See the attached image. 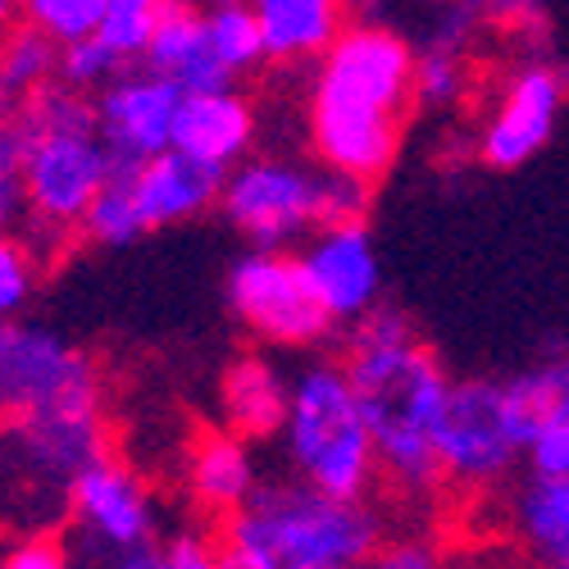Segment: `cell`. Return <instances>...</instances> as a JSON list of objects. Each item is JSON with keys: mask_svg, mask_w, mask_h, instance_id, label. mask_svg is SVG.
Listing matches in <instances>:
<instances>
[{"mask_svg": "<svg viewBox=\"0 0 569 569\" xmlns=\"http://www.w3.org/2000/svg\"><path fill=\"white\" fill-rule=\"evenodd\" d=\"M119 51L101 37V32H87V37H78V41H64L60 46V73H64V82L69 87H97V82H106L114 69H119Z\"/></svg>", "mask_w": 569, "mask_h": 569, "instance_id": "26", "label": "cell"}, {"mask_svg": "<svg viewBox=\"0 0 569 569\" xmlns=\"http://www.w3.org/2000/svg\"><path fill=\"white\" fill-rule=\"evenodd\" d=\"M351 388L369 419L373 451L401 483H429L438 465V423L451 397V378L423 351L401 315L365 310L351 351Z\"/></svg>", "mask_w": 569, "mask_h": 569, "instance_id": "2", "label": "cell"}, {"mask_svg": "<svg viewBox=\"0 0 569 569\" xmlns=\"http://www.w3.org/2000/svg\"><path fill=\"white\" fill-rule=\"evenodd\" d=\"M73 510L106 547L119 551L128 569H160V551H151V506L147 492L123 465L87 460L73 473Z\"/></svg>", "mask_w": 569, "mask_h": 569, "instance_id": "10", "label": "cell"}, {"mask_svg": "<svg viewBox=\"0 0 569 569\" xmlns=\"http://www.w3.org/2000/svg\"><path fill=\"white\" fill-rule=\"evenodd\" d=\"M282 429H288V451L306 483L347 501H356L369 488L378 451H373V433L360 410V397L351 388V373L328 365L306 369L301 383L292 388V406Z\"/></svg>", "mask_w": 569, "mask_h": 569, "instance_id": "6", "label": "cell"}, {"mask_svg": "<svg viewBox=\"0 0 569 569\" xmlns=\"http://www.w3.org/2000/svg\"><path fill=\"white\" fill-rule=\"evenodd\" d=\"M251 106L237 97V91L219 87V91H182L178 114H173V137L169 147L210 160V164H232L251 147Z\"/></svg>", "mask_w": 569, "mask_h": 569, "instance_id": "16", "label": "cell"}, {"mask_svg": "<svg viewBox=\"0 0 569 569\" xmlns=\"http://www.w3.org/2000/svg\"><path fill=\"white\" fill-rule=\"evenodd\" d=\"M560 101H565V82L556 69L533 64L525 73H515L497 119L483 132V160L492 169H519L525 160H533L556 132Z\"/></svg>", "mask_w": 569, "mask_h": 569, "instance_id": "13", "label": "cell"}, {"mask_svg": "<svg viewBox=\"0 0 569 569\" xmlns=\"http://www.w3.org/2000/svg\"><path fill=\"white\" fill-rule=\"evenodd\" d=\"M378 533L373 519L315 483L256 488L242 510H232L223 533V569H347L369 560Z\"/></svg>", "mask_w": 569, "mask_h": 569, "instance_id": "3", "label": "cell"}, {"mask_svg": "<svg viewBox=\"0 0 569 569\" xmlns=\"http://www.w3.org/2000/svg\"><path fill=\"white\" fill-rule=\"evenodd\" d=\"M60 69V41L37 23L0 37V97H32Z\"/></svg>", "mask_w": 569, "mask_h": 569, "instance_id": "20", "label": "cell"}, {"mask_svg": "<svg viewBox=\"0 0 569 569\" xmlns=\"http://www.w3.org/2000/svg\"><path fill=\"white\" fill-rule=\"evenodd\" d=\"M14 28V0H0V37Z\"/></svg>", "mask_w": 569, "mask_h": 569, "instance_id": "34", "label": "cell"}, {"mask_svg": "<svg viewBox=\"0 0 569 569\" xmlns=\"http://www.w3.org/2000/svg\"><path fill=\"white\" fill-rule=\"evenodd\" d=\"M82 228H87V237H97L101 247H128L147 232V219H141V210H137L128 178H110L101 187L97 201H91L87 214H82Z\"/></svg>", "mask_w": 569, "mask_h": 569, "instance_id": "22", "label": "cell"}, {"mask_svg": "<svg viewBox=\"0 0 569 569\" xmlns=\"http://www.w3.org/2000/svg\"><path fill=\"white\" fill-rule=\"evenodd\" d=\"M288 406H292V392L282 388L278 369H269L256 356L228 365V373H223V415L232 423V433L269 438L273 429L288 423Z\"/></svg>", "mask_w": 569, "mask_h": 569, "instance_id": "17", "label": "cell"}, {"mask_svg": "<svg viewBox=\"0 0 569 569\" xmlns=\"http://www.w3.org/2000/svg\"><path fill=\"white\" fill-rule=\"evenodd\" d=\"M28 147H32L28 114L19 110L14 119H0V232L28 206Z\"/></svg>", "mask_w": 569, "mask_h": 569, "instance_id": "24", "label": "cell"}, {"mask_svg": "<svg viewBox=\"0 0 569 569\" xmlns=\"http://www.w3.org/2000/svg\"><path fill=\"white\" fill-rule=\"evenodd\" d=\"M160 560H164V569H210V565H219V556L210 551V542L201 533H178L160 551Z\"/></svg>", "mask_w": 569, "mask_h": 569, "instance_id": "30", "label": "cell"}, {"mask_svg": "<svg viewBox=\"0 0 569 569\" xmlns=\"http://www.w3.org/2000/svg\"><path fill=\"white\" fill-rule=\"evenodd\" d=\"M415 91V56L388 28L338 32L323 51L310 132L328 169L373 182L397 156L401 106Z\"/></svg>", "mask_w": 569, "mask_h": 569, "instance_id": "1", "label": "cell"}, {"mask_svg": "<svg viewBox=\"0 0 569 569\" xmlns=\"http://www.w3.org/2000/svg\"><path fill=\"white\" fill-rule=\"evenodd\" d=\"M192 492L206 510H242L256 492V465L242 447V433H210L192 451Z\"/></svg>", "mask_w": 569, "mask_h": 569, "instance_id": "19", "label": "cell"}, {"mask_svg": "<svg viewBox=\"0 0 569 569\" xmlns=\"http://www.w3.org/2000/svg\"><path fill=\"white\" fill-rule=\"evenodd\" d=\"M28 206L41 223H82L87 206L114 178L110 151L91 114L69 91H32L28 101Z\"/></svg>", "mask_w": 569, "mask_h": 569, "instance_id": "5", "label": "cell"}, {"mask_svg": "<svg viewBox=\"0 0 569 569\" xmlns=\"http://www.w3.org/2000/svg\"><path fill=\"white\" fill-rule=\"evenodd\" d=\"M315 297L333 319H365L378 301V256L360 219L351 223H323L319 237L297 256Z\"/></svg>", "mask_w": 569, "mask_h": 569, "instance_id": "12", "label": "cell"}, {"mask_svg": "<svg viewBox=\"0 0 569 569\" xmlns=\"http://www.w3.org/2000/svg\"><path fill=\"white\" fill-rule=\"evenodd\" d=\"M565 569H569V551H565Z\"/></svg>", "mask_w": 569, "mask_h": 569, "instance_id": "35", "label": "cell"}, {"mask_svg": "<svg viewBox=\"0 0 569 569\" xmlns=\"http://www.w3.org/2000/svg\"><path fill=\"white\" fill-rule=\"evenodd\" d=\"M19 6H23L28 23H37L41 32H51L60 46L97 32L101 14H106V0H19Z\"/></svg>", "mask_w": 569, "mask_h": 569, "instance_id": "25", "label": "cell"}, {"mask_svg": "<svg viewBox=\"0 0 569 569\" xmlns=\"http://www.w3.org/2000/svg\"><path fill=\"white\" fill-rule=\"evenodd\" d=\"M178 101H182V87L160 78V73L128 78V82H114L106 91L97 123H101V141L110 151L114 178H128L141 160H151L169 147Z\"/></svg>", "mask_w": 569, "mask_h": 569, "instance_id": "11", "label": "cell"}, {"mask_svg": "<svg viewBox=\"0 0 569 569\" xmlns=\"http://www.w3.org/2000/svg\"><path fill=\"white\" fill-rule=\"evenodd\" d=\"M97 32L114 46L123 60L128 56H147V41L156 32V10H106Z\"/></svg>", "mask_w": 569, "mask_h": 569, "instance_id": "27", "label": "cell"}, {"mask_svg": "<svg viewBox=\"0 0 569 569\" xmlns=\"http://www.w3.org/2000/svg\"><path fill=\"white\" fill-rule=\"evenodd\" d=\"M251 6L269 60L328 51L338 37V0H251Z\"/></svg>", "mask_w": 569, "mask_h": 569, "instance_id": "18", "label": "cell"}, {"mask_svg": "<svg viewBox=\"0 0 569 569\" xmlns=\"http://www.w3.org/2000/svg\"><path fill=\"white\" fill-rule=\"evenodd\" d=\"M223 214L242 228L260 251H282L306 228L351 223L369 206V182L342 169L310 173L297 164H242L223 182Z\"/></svg>", "mask_w": 569, "mask_h": 569, "instance_id": "4", "label": "cell"}, {"mask_svg": "<svg viewBox=\"0 0 569 569\" xmlns=\"http://www.w3.org/2000/svg\"><path fill=\"white\" fill-rule=\"evenodd\" d=\"M32 292V264L23 256V247H14L6 232H0V319H10L23 310Z\"/></svg>", "mask_w": 569, "mask_h": 569, "instance_id": "28", "label": "cell"}, {"mask_svg": "<svg viewBox=\"0 0 569 569\" xmlns=\"http://www.w3.org/2000/svg\"><path fill=\"white\" fill-rule=\"evenodd\" d=\"M160 0H106V10H156Z\"/></svg>", "mask_w": 569, "mask_h": 569, "instance_id": "33", "label": "cell"}, {"mask_svg": "<svg viewBox=\"0 0 569 569\" xmlns=\"http://www.w3.org/2000/svg\"><path fill=\"white\" fill-rule=\"evenodd\" d=\"M223 182H228V164L197 160L178 147H164L160 156L141 160L128 173V187L147 228H164V223H182L201 214L210 201L223 197Z\"/></svg>", "mask_w": 569, "mask_h": 569, "instance_id": "14", "label": "cell"}, {"mask_svg": "<svg viewBox=\"0 0 569 569\" xmlns=\"http://www.w3.org/2000/svg\"><path fill=\"white\" fill-rule=\"evenodd\" d=\"M388 569H429L433 565V551H423V547H406V551H388L383 556Z\"/></svg>", "mask_w": 569, "mask_h": 569, "instance_id": "32", "label": "cell"}, {"mask_svg": "<svg viewBox=\"0 0 569 569\" xmlns=\"http://www.w3.org/2000/svg\"><path fill=\"white\" fill-rule=\"evenodd\" d=\"M456 91H460V64L447 51L415 60V97L423 106H447V101H456Z\"/></svg>", "mask_w": 569, "mask_h": 569, "instance_id": "29", "label": "cell"}, {"mask_svg": "<svg viewBox=\"0 0 569 569\" xmlns=\"http://www.w3.org/2000/svg\"><path fill=\"white\" fill-rule=\"evenodd\" d=\"M69 556L60 551V542H51V538H32V542H23V547H14L10 556H6V565L10 569H60Z\"/></svg>", "mask_w": 569, "mask_h": 569, "instance_id": "31", "label": "cell"}, {"mask_svg": "<svg viewBox=\"0 0 569 569\" xmlns=\"http://www.w3.org/2000/svg\"><path fill=\"white\" fill-rule=\"evenodd\" d=\"M533 479H569V360L556 365V401L529 442Z\"/></svg>", "mask_w": 569, "mask_h": 569, "instance_id": "21", "label": "cell"}, {"mask_svg": "<svg viewBox=\"0 0 569 569\" xmlns=\"http://www.w3.org/2000/svg\"><path fill=\"white\" fill-rule=\"evenodd\" d=\"M228 301L251 333H260L264 342H278V347L319 342L328 333V323H333V315L315 297L301 260L282 256V251L256 247V256L237 260L228 273Z\"/></svg>", "mask_w": 569, "mask_h": 569, "instance_id": "7", "label": "cell"}, {"mask_svg": "<svg viewBox=\"0 0 569 569\" xmlns=\"http://www.w3.org/2000/svg\"><path fill=\"white\" fill-rule=\"evenodd\" d=\"M206 28H210V46L232 73L264 60V32H260V19H256V6L223 0L214 14H206Z\"/></svg>", "mask_w": 569, "mask_h": 569, "instance_id": "23", "label": "cell"}, {"mask_svg": "<svg viewBox=\"0 0 569 569\" xmlns=\"http://www.w3.org/2000/svg\"><path fill=\"white\" fill-rule=\"evenodd\" d=\"M0 406L28 415L91 406V369L64 342L28 328H6L0 319Z\"/></svg>", "mask_w": 569, "mask_h": 569, "instance_id": "9", "label": "cell"}, {"mask_svg": "<svg viewBox=\"0 0 569 569\" xmlns=\"http://www.w3.org/2000/svg\"><path fill=\"white\" fill-rule=\"evenodd\" d=\"M147 64H151V73L178 82L182 91H219L232 78V69L210 46L206 19L187 6V0H160L156 6V32L147 41Z\"/></svg>", "mask_w": 569, "mask_h": 569, "instance_id": "15", "label": "cell"}, {"mask_svg": "<svg viewBox=\"0 0 569 569\" xmlns=\"http://www.w3.org/2000/svg\"><path fill=\"white\" fill-rule=\"evenodd\" d=\"M519 451L525 442L506 410V383H456L438 423V465L451 479L492 483Z\"/></svg>", "mask_w": 569, "mask_h": 569, "instance_id": "8", "label": "cell"}]
</instances>
